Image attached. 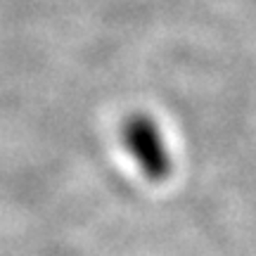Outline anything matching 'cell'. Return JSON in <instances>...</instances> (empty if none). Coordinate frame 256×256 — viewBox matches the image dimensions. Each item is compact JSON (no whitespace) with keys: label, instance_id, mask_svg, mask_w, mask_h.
Listing matches in <instances>:
<instances>
[{"label":"cell","instance_id":"1","mask_svg":"<svg viewBox=\"0 0 256 256\" xmlns=\"http://www.w3.org/2000/svg\"><path fill=\"white\" fill-rule=\"evenodd\" d=\"M124 142L140 171L150 180H164L171 174V156L156 121L147 114H133L124 124Z\"/></svg>","mask_w":256,"mask_h":256}]
</instances>
